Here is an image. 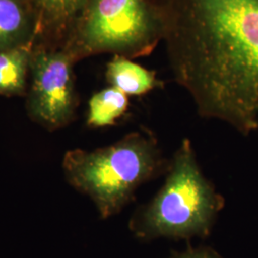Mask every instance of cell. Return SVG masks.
I'll return each mask as SVG.
<instances>
[{"mask_svg": "<svg viewBox=\"0 0 258 258\" xmlns=\"http://www.w3.org/2000/svg\"><path fill=\"white\" fill-rule=\"evenodd\" d=\"M106 80L110 86L127 96H143L163 86L156 72L134 62L123 55H115L106 68Z\"/></svg>", "mask_w": 258, "mask_h": 258, "instance_id": "obj_6", "label": "cell"}, {"mask_svg": "<svg viewBox=\"0 0 258 258\" xmlns=\"http://www.w3.org/2000/svg\"><path fill=\"white\" fill-rule=\"evenodd\" d=\"M176 82L198 114L258 131V0H149Z\"/></svg>", "mask_w": 258, "mask_h": 258, "instance_id": "obj_1", "label": "cell"}, {"mask_svg": "<svg viewBox=\"0 0 258 258\" xmlns=\"http://www.w3.org/2000/svg\"><path fill=\"white\" fill-rule=\"evenodd\" d=\"M168 165L154 133L144 129L92 151L68 150L62 170L68 184L92 200L102 219H108L134 201L141 185L166 174Z\"/></svg>", "mask_w": 258, "mask_h": 258, "instance_id": "obj_2", "label": "cell"}, {"mask_svg": "<svg viewBox=\"0 0 258 258\" xmlns=\"http://www.w3.org/2000/svg\"><path fill=\"white\" fill-rule=\"evenodd\" d=\"M69 52L114 53L128 58L150 55L162 41V29L149 0H88L76 21Z\"/></svg>", "mask_w": 258, "mask_h": 258, "instance_id": "obj_4", "label": "cell"}, {"mask_svg": "<svg viewBox=\"0 0 258 258\" xmlns=\"http://www.w3.org/2000/svg\"><path fill=\"white\" fill-rule=\"evenodd\" d=\"M69 51L42 52L30 60L32 85L28 94L27 110L32 120L55 131L75 120L78 94Z\"/></svg>", "mask_w": 258, "mask_h": 258, "instance_id": "obj_5", "label": "cell"}, {"mask_svg": "<svg viewBox=\"0 0 258 258\" xmlns=\"http://www.w3.org/2000/svg\"><path fill=\"white\" fill-rule=\"evenodd\" d=\"M45 19L58 27H74L88 0H35Z\"/></svg>", "mask_w": 258, "mask_h": 258, "instance_id": "obj_10", "label": "cell"}, {"mask_svg": "<svg viewBox=\"0 0 258 258\" xmlns=\"http://www.w3.org/2000/svg\"><path fill=\"white\" fill-rule=\"evenodd\" d=\"M30 30V18L21 0H0V50L20 46Z\"/></svg>", "mask_w": 258, "mask_h": 258, "instance_id": "obj_9", "label": "cell"}, {"mask_svg": "<svg viewBox=\"0 0 258 258\" xmlns=\"http://www.w3.org/2000/svg\"><path fill=\"white\" fill-rule=\"evenodd\" d=\"M30 55L24 47L0 50V95L21 96L26 91Z\"/></svg>", "mask_w": 258, "mask_h": 258, "instance_id": "obj_8", "label": "cell"}, {"mask_svg": "<svg viewBox=\"0 0 258 258\" xmlns=\"http://www.w3.org/2000/svg\"><path fill=\"white\" fill-rule=\"evenodd\" d=\"M171 258H223L219 255L215 250L207 248V247H200V248H188L185 251L174 254Z\"/></svg>", "mask_w": 258, "mask_h": 258, "instance_id": "obj_11", "label": "cell"}, {"mask_svg": "<svg viewBox=\"0 0 258 258\" xmlns=\"http://www.w3.org/2000/svg\"><path fill=\"white\" fill-rule=\"evenodd\" d=\"M165 175L156 195L132 214L129 230L144 240L209 236L226 200L204 175L188 139L181 142Z\"/></svg>", "mask_w": 258, "mask_h": 258, "instance_id": "obj_3", "label": "cell"}, {"mask_svg": "<svg viewBox=\"0 0 258 258\" xmlns=\"http://www.w3.org/2000/svg\"><path fill=\"white\" fill-rule=\"evenodd\" d=\"M128 96L109 86L95 93L88 102L86 123L91 128L115 125L128 109Z\"/></svg>", "mask_w": 258, "mask_h": 258, "instance_id": "obj_7", "label": "cell"}]
</instances>
